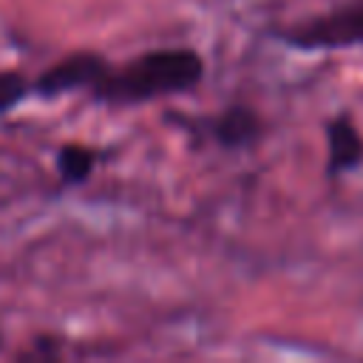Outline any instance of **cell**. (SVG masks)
Segmentation results:
<instances>
[{
    "label": "cell",
    "instance_id": "1",
    "mask_svg": "<svg viewBox=\"0 0 363 363\" xmlns=\"http://www.w3.org/2000/svg\"><path fill=\"white\" fill-rule=\"evenodd\" d=\"M204 77V62L190 48L150 51L125 65L119 74L108 71L94 88L99 99L108 102H145L164 94H182Z\"/></svg>",
    "mask_w": 363,
    "mask_h": 363
},
{
    "label": "cell",
    "instance_id": "2",
    "mask_svg": "<svg viewBox=\"0 0 363 363\" xmlns=\"http://www.w3.org/2000/svg\"><path fill=\"white\" fill-rule=\"evenodd\" d=\"M295 48H349L363 43V3L320 14L284 34Z\"/></svg>",
    "mask_w": 363,
    "mask_h": 363
},
{
    "label": "cell",
    "instance_id": "3",
    "mask_svg": "<svg viewBox=\"0 0 363 363\" xmlns=\"http://www.w3.org/2000/svg\"><path fill=\"white\" fill-rule=\"evenodd\" d=\"M108 62L99 57V54H91V51H79V54H71L60 62H54L40 79H37V91L43 96H57V94H65V91H74V88H96L105 74H108Z\"/></svg>",
    "mask_w": 363,
    "mask_h": 363
},
{
    "label": "cell",
    "instance_id": "4",
    "mask_svg": "<svg viewBox=\"0 0 363 363\" xmlns=\"http://www.w3.org/2000/svg\"><path fill=\"white\" fill-rule=\"evenodd\" d=\"M326 145H329V164L332 176L354 170L363 162V133L349 116H335L326 125Z\"/></svg>",
    "mask_w": 363,
    "mask_h": 363
},
{
    "label": "cell",
    "instance_id": "5",
    "mask_svg": "<svg viewBox=\"0 0 363 363\" xmlns=\"http://www.w3.org/2000/svg\"><path fill=\"white\" fill-rule=\"evenodd\" d=\"M258 133H261V119L247 105L227 108L216 122V139L224 147H247L258 139Z\"/></svg>",
    "mask_w": 363,
    "mask_h": 363
},
{
    "label": "cell",
    "instance_id": "6",
    "mask_svg": "<svg viewBox=\"0 0 363 363\" xmlns=\"http://www.w3.org/2000/svg\"><path fill=\"white\" fill-rule=\"evenodd\" d=\"M94 164H96V153L85 145L71 142V145H62L57 153V170H60L62 182H68V184H79L82 179H88Z\"/></svg>",
    "mask_w": 363,
    "mask_h": 363
},
{
    "label": "cell",
    "instance_id": "7",
    "mask_svg": "<svg viewBox=\"0 0 363 363\" xmlns=\"http://www.w3.org/2000/svg\"><path fill=\"white\" fill-rule=\"evenodd\" d=\"M26 91H28V85H26V79L20 74L0 71V113L9 111V108H14L26 96Z\"/></svg>",
    "mask_w": 363,
    "mask_h": 363
},
{
    "label": "cell",
    "instance_id": "8",
    "mask_svg": "<svg viewBox=\"0 0 363 363\" xmlns=\"http://www.w3.org/2000/svg\"><path fill=\"white\" fill-rule=\"evenodd\" d=\"M0 343H3V337H0Z\"/></svg>",
    "mask_w": 363,
    "mask_h": 363
}]
</instances>
